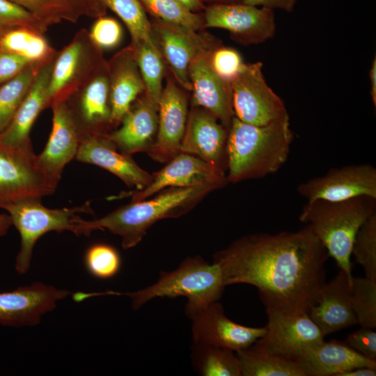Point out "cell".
I'll return each instance as SVG.
<instances>
[{"label": "cell", "mask_w": 376, "mask_h": 376, "mask_svg": "<svg viewBox=\"0 0 376 376\" xmlns=\"http://www.w3.org/2000/svg\"><path fill=\"white\" fill-rule=\"evenodd\" d=\"M41 199L24 198L3 207L20 235V247L15 264L19 274H24L29 269L33 247L40 237L51 231L74 233L79 214L93 212L90 201L73 207L50 209L42 204Z\"/></svg>", "instance_id": "8992f818"}, {"label": "cell", "mask_w": 376, "mask_h": 376, "mask_svg": "<svg viewBox=\"0 0 376 376\" xmlns=\"http://www.w3.org/2000/svg\"><path fill=\"white\" fill-rule=\"evenodd\" d=\"M54 58L40 69L11 122L0 134L3 142L13 146L31 145V129L40 111L47 108V92Z\"/></svg>", "instance_id": "4316f807"}, {"label": "cell", "mask_w": 376, "mask_h": 376, "mask_svg": "<svg viewBox=\"0 0 376 376\" xmlns=\"http://www.w3.org/2000/svg\"><path fill=\"white\" fill-rule=\"evenodd\" d=\"M75 159L109 171L129 187H134L136 190L146 187L152 178V175L142 169L130 155L120 152L109 139L107 133L81 134Z\"/></svg>", "instance_id": "ffe728a7"}, {"label": "cell", "mask_w": 376, "mask_h": 376, "mask_svg": "<svg viewBox=\"0 0 376 376\" xmlns=\"http://www.w3.org/2000/svg\"><path fill=\"white\" fill-rule=\"evenodd\" d=\"M30 63L20 54L0 49V85L14 78Z\"/></svg>", "instance_id": "b9f144b4"}, {"label": "cell", "mask_w": 376, "mask_h": 376, "mask_svg": "<svg viewBox=\"0 0 376 376\" xmlns=\"http://www.w3.org/2000/svg\"><path fill=\"white\" fill-rule=\"evenodd\" d=\"M343 342L357 353L376 360V332L373 329L361 327L350 334Z\"/></svg>", "instance_id": "60d3db41"}, {"label": "cell", "mask_w": 376, "mask_h": 376, "mask_svg": "<svg viewBox=\"0 0 376 376\" xmlns=\"http://www.w3.org/2000/svg\"><path fill=\"white\" fill-rule=\"evenodd\" d=\"M328 253L306 224L297 231L254 233L216 252L225 286L256 287L267 315L308 313L325 284Z\"/></svg>", "instance_id": "6da1fadb"}, {"label": "cell", "mask_w": 376, "mask_h": 376, "mask_svg": "<svg viewBox=\"0 0 376 376\" xmlns=\"http://www.w3.org/2000/svg\"><path fill=\"white\" fill-rule=\"evenodd\" d=\"M57 186L39 166L32 145L0 140V209L22 198L51 195Z\"/></svg>", "instance_id": "52a82bcc"}, {"label": "cell", "mask_w": 376, "mask_h": 376, "mask_svg": "<svg viewBox=\"0 0 376 376\" xmlns=\"http://www.w3.org/2000/svg\"><path fill=\"white\" fill-rule=\"evenodd\" d=\"M68 100L81 134L109 132L112 125L108 61H103Z\"/></svg>", "instance_id": "d6986e66"}, {"label": "cell", "mask_w": 376, "mask_h": 376, "mask_svg": "<svg viewBox=\"0 0 376 376\" xmlns=\"http://www.w3.org/2000/svg\"><path fill=\"white\" fill-rule=\"evenodd\" d=\"M221 187L216 184L169 187L152 198L132 202L99 219L88 221L79 217L74 234L89 235L95 230L107 229L121 237L124 249H131L141 241L157 221L184 214L209 193Z\"/></svg>", "instance_id": "7a4b0ae2"}, {"label": "cell", "mask_w": 376, "mask_h": 376, "mask_svg": "<svg viewBox=\"0 0 376 376\" xmlns=\"http://www.w3.org/2000/svg\"><path fill=\"white\" fill-rule=\"evenodd\" d=\"M242 376H305L298 362L256 348L236 352Z\"/></svg>", "instance_id": "83f0119b"}, {"label": "cell", "mask_w": 376, "mask_h": 376, "mask_svg": "<svg viewBox=\"0 0 376 376\" xmlns=\"http://www.w3.org/2000/svg\"><path fill=\"white\" fill-rule=\"evenodd\" d=\"M205 29L228 31L230 38L242 45L264 42L274 37L276 24L274 10L242 3H213L203 12Z\"/></svg>", "instance_id": "8fae6325"}, {"label": "cell", "mask_w": 376, "mask_h": 376, "mask_svg": "<svg viewBox=\"0 0 376 376\" xmlns=\"http://www.w3.org/2000/svg\"><path fill=\"white\" fill-rule=\"evenodd\" d=\"M376 212V198L361 196L344 201H308L299 216L308 225L340 269L352 277V249L361 225Z\"/></svg>", "instance_id": "277c9868"}, {"label": "cell", "mask_w": 376, "mask_h": 376, "mask_svg": "<svg viewBox=\"0 0 376 376\" xmlns=\"http://www.w3.org/2000/svg\"><path fill=\"white\" fill-rule=\"evenodd\" d=\"M34 32L25 28H15L5 31L0 38V49L22 55Z\"/></svg>", "instance_id": "7bdbcfd3"}, {"label": "cell", "mask_w": 376, "mask_h": 376, "mask_svg": "<svg viewBox=\"0 0 376 376\" xmlns=\"http://www.w3.org/2000/svg\"><path fill=\"white\" fill-rule=\"evenodd\" d=\"M294 134L290 118L259 126L233 116L226 141L228 182L264 178L287 161Z\"/></svg>", "instance_id": "3957f363"}, {"label": "cell", "mask_w": 376, "mask_h": 376, "mask_svg": "<svg viewBox=\"0 0 376 376\" xmlns=\"http://www.w3.org/2000/svg\"><path fill=\"white\" fill-rule=\"evenodd\" d=\"M146 13L155 19L194 31H204L203 13L188 10L176 0H139Z\"/></svg>", "instance_id": "d6a6232c"}, {"label": "cell", "mask_w": 376, "mask_h": 376, "mask_svg": "<svg viewBox=\"0 0 376 376\" xmlns=\"http://www.w3.org/2000/svg\"><path fill=\"white\" fill-rule=\"evenodd\" d=\"M207 52L191 63V106L203 108L214 115L228 130L234 116L231 84L214 71Z\"/></svg>", "instance_id": "7402d4cb"}, {"label": "cell", "mask_w": 376, "mask_h": 376, "mask_svg": "<svg viewBox=\"0 0 376 376\" xmlns=\"http://www.w3.org/2000/svg\"><path fill=\"white\" fill-rule=\"evenodd\" d=\"M263 65L261 62L244 63L230 82L234 116L259 126L289 116L283 101L267 84Z\"/></svg>", "instance_id": "9c48e42d"}, {"label": "cell", "mask_w": 376, "mask_h": 376, "mask_svg": "<svg viewBox=\"0 0 376 376\" xmlns=\"http://www.w3.org/2000/svg\"><path fill=\"white\" fill-rule=\"evenodd\" d=\"M297 0H241L240 3L253 6H262L274 10L281 9L288 13L293 11Z\"/></svg>", "instance_id": "f6af8a7d"}, {"label": "cell", "mask_w": 376, "mask_h": 376, "mask_svg": "<svg viewBox=\"0 0 376 376\" xmlns=\"http://www.w3.org/2000/svg\"><path fill=\"white\" fill-rule=\"evenodd\" d=\"M158 102V129L148 155L161 163L180 152L181 142L189 113L187 91L180 86L171 73L166 74Z\"/></svg>", "instance_id": "9a60e30c"}, {"label": "cell", "mask_w": 376, "mask_h": 376, "mask_svg": "<svg viewBox=\"0 0 376 376\" xmlns=\"http://www.w3.org/2000/svg\"><path fill=\"white\" fill-rule=\"evenodd\" d=\"M152 176L151 182L142 189L122 193L116 198L130 197L132 202H134L150 198L169 187L205 184H216L223 187L228 183L224 169L185 152L178 153Z\"/></svg>", "instance_id": "7c38bea8"}, {"label": "cell", "mask_w": 376, "mask_h": 376, "mask_svg": "<svg viewBox=\"0 0 376 376\" xmlns=\"http://www.w3.org/2000/svg\"><path fill=\"white\" fill-rule=\"evenodd\" d=\"M376 368L360 367L338 374L337 376H375Z\"/></svg>", "instance_id": "bcb514c9"}, {"label": "cell", "mask_w": 376, "mask_h": 376, "mask_svg": "<svg viewBox=\"0 0 376 376\" xmlns=\"http://www.w3.org/2000/svg\"><path fill=\"white\" fill-rule=\"evenodd\" d=\"M265 334L252 345L298 362L324 336L307 313L295 316L267 315Z\"/></svg>", "instance_id": "4fadbf2b"}, {"label": "cell", "mask_w": 376, "mask_h": 376, "mask_svg": "<svg viewBox=\"0 0 376 376\" xmlns=\"http://www.w3.org/2000/svg\"><path fill=\"white\" fill-rule=\"evenodd\" d=\"M2 34H3V33L0 32V38H1Z\"/></svg>", "instance_id": "816d5d0a"}, {"label": "cell", "mask_w": 376, "mask_h": 376, "mask_svg": "<svg viewBox=\"0 0 376 376\" xmlns=\"http://www.w3.org/2000/svg\"><path fill=\"white\" fill-rule=\"evenodd\" d=\"M71 292L42 283H33L0 292V324L20 327L35 326L53 311L57 302Z\"/></svg>", "instance_id": "2e32d148"}, {"label": "cell", "mask_w": 376, "mask_h": 376, "mask_svg": "<svg viewBox=\"0 0 376 376\" xmlns=\"http://www.w3.org/2000/svg\"><path fill=\"white\" fill-rule=\"evenodd\" d=\"M52 127L42 152L37 162L43 172L58 184L65 166L78 151L81 133L68 100L53 104Z\"/></svg>", "instance_id": "ac0fdd59"}, {"label": "cell", "mask_w": 376, "mask_h": 376, "mask_svg": "<svg viewBox=\"0 0 376 376\" xmlns=\"http://www.w3.org/2000/svg\"><path fill=\"white\" fill-rule=\"evenodd\" d=\"M369 77L370 79V95L372 101L374 106H376V58H374L373 61L371 68L369 72Z\"/></svg>", "instance_id": "c3c4849f"}, {"label": "cell", "mask_w": 376, "mask_h": 376, "mask_svg": "<svg viewBox=\"0 0 376 376\" xmlns=\"http://www.w3.org/2000/svg\"><path fill=\"white\" fill-rule=\"evenodd\" d=\"M25 28L43 34L48 26L32 13L10 0H0V32Z\"/></svg>", "instance_id": "74e56055"}, {"label": "cell", "mask_w": 376, "mask_h": 376, "mask_svg": "<svg viewBox=\"0 0 376 376\" xmlns=\"http://www.w3.org/2000/svg\"><path fill=\"white\" fill-rule=\"evenodd\" d=\"M47 63H31L14 78L0 85V134L11 122L38 73Z\"/></svg>", "instance_id": "f546056e"}, {"label": "cell", "mask_w": 376, "mask_h": 376, "mask_svg": "<svg viewBox=\"0 0 376 376\" xmlns=\"http://www.w3.org/2000/svg\"><path fill=\"white\" fill-rule=\"evenodd\" d=\"M106 9L115 13L127 26L131 45L152 41L150 21L139 0H100Z\"/></svg>", "instance_id": "1f68e13d"}, {"label": "cell", "mask_w": 376, "mask_h": 376, "mask_svg": "<svg viewBox=\"0 0 376 376\" xmlns=\"http://www.w3.org/2000/svg\"><path fill=\"white\" fill-rule=\"evenodd\" d=\"M189 318L192 320L193 343L211 345L235 352L249 347L266 331L265 327H250L230 320L217 301Z\"/></svg>", "instance_id": "e0dca14e"}, {"label": "cell", "mask_w": 376, "mask_h": 376, "mask_svg": "<svg viewBox=\"0 0 376 376\" xmlns=\"http://www.w3.org/2000/svg\"><path fill=\"white\" fill-rule=\"evenodd\" d=\"M21 6L47 26L66 20L76 22L80 15L70 0H10Z\"/></svg>", "instance_id": "d590c367"}, {"label": "cell", "mask_w": 376, "mask_h": 376, "mask_svg": "<svg viewBox=\"0 0 376 376\" xmlns=\"http://www.w3.org/2000/svg\"><path fill=\"white\" fill-rule=\"evenodd\" d=\"M70 1L80 16L97 18L105 15L107 13L106 8L100 0H70Z\"/></svg>", "instance_id": "ee69618b"}, {"label": "cell", "mask_w": 376, "mask_h": 376, "mask_svg": "<svg viewBox=\"0 0 376 376\" xmlns=\"http://www.w3.org/2000/svg\"><path fill=\"white\" fill-rule=\"evenodd\" d=\"M228 130L209 111L191 106L180 152L194 155L225 169Z\"/></svg>", "instance_id": "44dd1931"}, {"label": "cell", "mask_w": 376, "mask_h": 376, "mask_svg": "<svg viewBox=\"0 0 376 376\" xmlns=\"http://www.w3.org/2000/svg\"><path fill=\"white\" fill-rule=\"evenodd\" d=\"M191 361L203 376H242L235 352L211 345L193 343Z\"/></svg>", "instance_id": "f1b7e54d"}, {"label": "cell", "mask_w": 376, "mask_h": 376, "mask_svg": "<svg viewBox=\"0 0 376 376\" xmlns=\"http://www.w3.org/2000/svg\"><path fill=\"white\" fill-rule=\"evenodd\" d=\"M84 262L88 271L100 279L114 276L121 265L118 251L107 244H96L89 247L86 252Z\"/></svg>", "instance_id": "8d00e7d4"}, {"label": "cell", "mask_w": 376, "mask_h": 376, "mask_svg": "<svg viewBox=\"0 0 376 376\" xmlns=\"http://www.w3.org/2000/svg\"><path fill=\"white\" fill-rule=\"evenodd\" d=\"M210 61L217 75L228 82H231L237 75L244 64L238 51L223 45L210 53Z\"/></svg>", "instance_id": "ab89813d"}, {"label": "cell", "mask_w": 376, "mask_h": 376, "mask_svg": "<svg viewBox=\"0 0 376 376\" xmlns=\"http://www.w3.org/2000/svg\"><path fill=\"white\" fill-rule=\"evenodd\" d=\"M352 280L340 269L322 288L308 314L325 336L357 324L352 306Z\"/></svg>", "instance_id": "603a6c76"}, {"label": "cell", "mask_w": 376, "mask_h": 376, "mask_svg": "<svg viewBox=\"0 0 376 376\" xmlns=\"http://www.w3.org/2000/svg\"><path fill=\"white\" fill-rule=\"evenodd\" d=\"M352 255L366 277L376 279V212L359 228L354 240Z\"/></svg>", "instance_id": "e575fe53"}, {"label": "cell", "mask_w": 376, "mask_h": 376, "mask_svg": "<svg viewBox=\"0 0 376 376\" xmlns=\"http://www.w3.org/2000/svg\"><path fill=\"white\" fill-rule=\"evenodd\" d=\"M305 376H337L360 367L376 368V360L368 359L343 341H322L311 348L299 361Z\"/></svg>", "instance_id": "484cf974"}, {"label": "cell", "mask_w": 376, "mask_h": 376, "mask_svg": "<svg viewBox=\"0 0 376 376\" xmlns=\"http://www.w3.org/2000/svg\"><path fill=\"white\" fill-rule=\"evenodd\" d=\"M225 285L219 265L208 263L200 256L187 257L172 272H161L152 285L133 292L125 293L130 297L133 309H139L157 297H185V313L188 318L218 301Z\"/></svg>", "instance_id": "5b68a950"}, {"label": "cell", "mask_w": 376, "mask_h": 376, "mask_svg": "<svg viewBox=\"0 0 376 376\" xmlns=\"http://www.w3.org/2000/svg\"><path fill=\"white\" fill-rule=\"evenodd\" d=\"M241 0H203L204 3H240Z\"/></svg>", "instance_id": "f907efd6"}, {"label": "cell", "mask_w": 376, "mask_h": 376, "mask_svg": "<svg viewBox=\"0 0 376 376\" xmlns=\"http://www.w3.org/2000/svg\"><path fill=\"white\" fill-rule=\"evenodd\" d=\"M108 66L111 123L115 127L144 93L145 86L130 45L115 54Z\"/></svg>", "instance_id": "d4e9b609"}, {"label": "cell", "mask_w": 376, "mask_h": 376, "mask_svg": "<svg viewBox=\"0 0 376 376\" xmlns=\"http://www.w3.org/2000/svg\"><path fill=\"white\" fill-rule=\"evenodd\" d=\"M11 226L12 221L9 214L0 213V237L5 235Z\"/></svg>", "instance_id": "681fc988"}, {"label": "cell", "mask_w": 376, "mask_h": 376, "mask_svg": "<svg viewBox=\"0 0 376 376\" xmlns=\"http://www.w3.org/2000/svg\"><path fill=\"white\" fill-rule=\"evenodd\" d=\"M88 32L80 30L54 59L47 92V107L68 100L104 61Z\"/></svg>", "instance_id": "30bf717a"}, {"label": "cell", "mask_w": 376, "mask_h": 376, "mask_svg": "<svg viewBox=\"0 0 376 376\" xmlns=\"http://www.w3.org/2000/svg\"><path fill=\"white\" fill-rule=\"evenodd\" d=\"M123 35V28L118 21L105 15L96 18L88 32L91 41L102 51L117 47Z\"/></svg>", "instance_id": "f35d334b"}, {"label": "cell", "mask_w": 376, "mask_h": 376, "mask_svg": "<svg viewBox=\"0 0 376 376\" xmlns=\"http://www.w3.org/2000/svg\"><path fill=\"white\" fill-rule=\"evenodd\" d=\"M131 47L144 84V94L158 107L165 75L164 61L153 41L143 42Z\"/></svg>", "instance_id": "4dcf8cb0"}, {"label": "cell", "mask_w": 376, "mask_h": 376, "mask_svg": "<svg viewBox=\"0 0 376 376\" xmlns=\"http://www.w3.org/2000/svg\"><path fill=\"white\" fill-rule=\"evenodd\" d=\"M188 10L200 13L205 10L206 6L203 0H176Z\"/></svg>", "instance_id": "7dc6e473"}, {"label": "cell", "mask_w": 376, "mask_h": 376, "mask_svg": "<svg viewBox=\"0 0 376 376\" xmlns=\"http://www.w3.org/2000/svg\"><path fill=\"white\" fill-rule=\"evenodd\" d=\"M121 126L107 136L123 154L146 151L153 144L158 129V107L141 95L124 115Z\"/></svg>", "instance_id": "cb8c5ba5"}, {"label": "cell", "mask_w": 376, "mask_h": 376, "mask_svg": "<svg viewBox=\"0 0 376 376\" xmlns=\"http://www.w3.org/2000/svg\"><path fill=\"white\" fill-rule=\"evenodd\" d=\"M150 26L152 41L170 73L180 86L191 92V63L200 55L221 45V41L204 31H194L155 18L150 21Z\"/></svg>", "instance_id": "ba28073f"}, {"label": "cell", "mask_w": 376, "mask_h": 376, "mask_svg": "<svg viewBox=\"0 0 376 376\" xmlns=\"http://www.w3.org/2000/svg\"><path fill=\"white\" fill-rule=\"evenodd\" d=\"M352 306L361 327H376V279L354 277L352 280Z\"/></svg>", "instance_id": "836d02e7"}, {"label": "cell", "mask_w": 376, "mask_h": 376, "mask_svg": "<svg viewBox=\"0 0 376 376\" xmlns=\"http://www.w3.org/2000/svg\"><path fill=\"white\" fill-rule=\"evenodd\" d=\"M297 191L307 201H339L361 196L376 198V169L370 164L332 168L323 175L300 183Z\"/></svg>", "instance_id": "5bb4252c"}]
</instances>
